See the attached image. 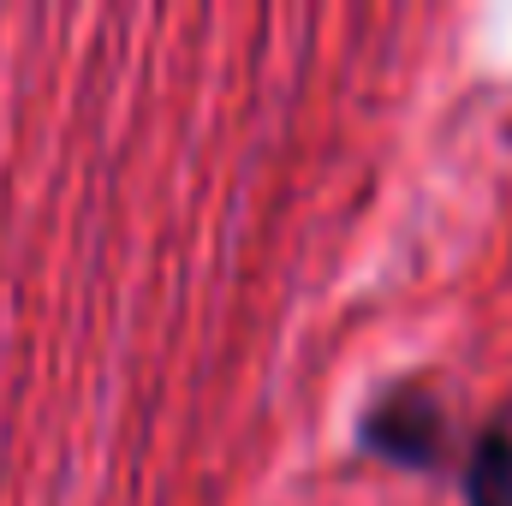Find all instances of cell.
Masks as SVG:
<instances>
[{
	"label": "cell",
	"mask_w": 512,
	"mask_h": 506,
	"mask_svg": "<svg viewBox=\"0 0 512 506\" xmlns=\"http://www.w3.org/2000/svg\"><path fill=\"white\" fill-rule=\"evenodd\" d=\"M465 501L471 506H512V417L483 429V441L471 453V471H465Z\"/></svg>",
	"instance_id": "cell-1"
}]
</instances>
